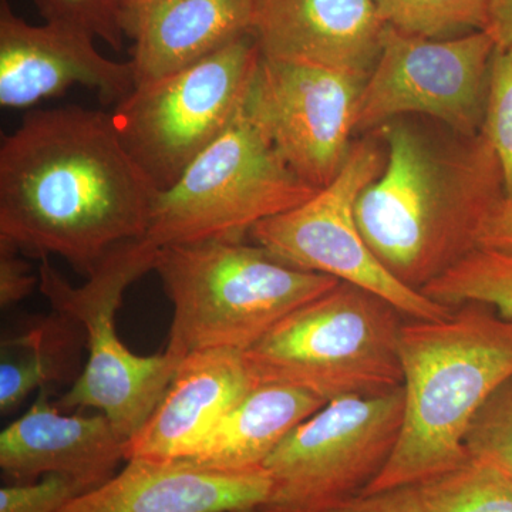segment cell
Masks as SVG:
<instances>
[{
  "instance_id": "44dd1931",
  "label": "cell",
  "mask_w": 512,
  "mask_h": 512,
  "mask_svg": "<svg viewBox=\"0 0 512 512\" xmlns=\"http://www.w3.org/2000/svg\"><path fill=\"white\" fill-rule=\"evenodd\" d=\"M416 487L424 512H512V478L471 454Z\"/></svg>"
},
{
  "instance_id": "603a6c76",
  "label": "cell",
  "mask_w": 512,
  "mask_h": 512,
  "mask_svg": "<svg viewBox=\"0 0 512 512\" xmlns=\"http://www.w3.org/2000/svg\"><path fill=\"white\" fill-rule=\"evenodd\" d=\"M386 26L426 37L443 39L466 30H485L490 0H373Z\"/></svg>"
},
{
  "instance_id": "ba28073f",
  "label": "cell",
  "mask_w": 512,
  "mask_h": 512,
  "mask_svg": "<svg viewBox=\"0 0 512 512\" xmlns=\"http://www.w3.org/2000/svg\"><path fill=\"white\" fill-rule=\"evenodd\" d=\"M262 53L254 33L180 72L134 87L111 114L121 143L167 190L244 106Z\"/></svg>"
},
{
  "instance_id": "ac0fdd59",
  "label": "cell",
  "mask_w": 512,
  "mask_h": 512,
  "mask_svg": "<svg viewBox=\"0 0 512 512\" xmlns=\"http://www.w3.org/2000/svg\"><path fill=\"white\" fill-rule=\"evenodd\" d=\"M254 0H124L136 86L200 62L252 32Z\"/></svg>"
},
{
  "instance_id": "6da1fadb",
  "label": "cell",
  "mask_w": 512,
  "mask_h": 512,
  "mask_svg": "<svg viewBox=\"0 0 512 512\" xmlns=\"http://www.w3.org/2000/svg\"><path fill=\"white\" fill-rule=\"evenodd\" d=\"M158 194L104 111H35L3 137L0 241L23 255L60 256L89 276L111 249L146 238Z\"/></svg>"
},
{
  "instance_id": "8fae6325",
  "label": "cell",
  "mask_w": 512,
  "mask_h": 512,
  "mask_svg": "<svg viewBox=\"0 0 512 512\" xmlns=\"http://www.w3.org/2000/svg\"><path fill=\"white\" fill-rule=\"evenodd\" d=\"M495 50L485 30L439 40L386 26L380 55L357 103L355 131L416 113L477 136Z\"/></svg>"
},
{
  "instance_id": "cb8c5ba5",
  "label": "cell",
  "mask_w": 512,
  "mask_h": 512,
  "mask_svg": "<svg viewBox=\"0 0 512 512\" xmlns=\"http://www.w3.org/2000/svg\"><path fill=\"white\" fill-rule=\"evenodd\" d=\"M481 130L500 164L504 195L512 200V46L495 50Z\"/></svg>"
},
{
  "instance_id": "7a4b0ae2",
  "label": "cell",
  "mask_w": 512,
  "mask_h": 512,
  "mask_svg": "<svg viewBox=\"0 0 512 512\" xmlns=\"http://www.w3.org/2000/svg\"><path fill=\"white\" fill-rule=\"evenodd\" d=\"M379 131L386 164L356 202L357 225L384 268L421 292L474 249L485 211L504 197L503 174L483 130L451 150L403 123Z\"/></svg>"
},
{
  "instance_id": "e0dca14e",
  "label": "cell",
  "mask_w": 512,
  "mask_h": 512,
  "mask_svg": "<svg viewBox=\"0 0 512 512\" xmlns=\"http://www.w3.org/2000/svg\"><path fill=\"white\" fill-rule=\"evenodd\" d=\"M255 384L239 350H202L183 357L156 410L127 441L126 461L188 460Z\"/></svg>"
},
{
  "instance_id": "52a82bcc",
  "label": "cell",
  "mask_w": 512,
  "mask_h": 512,
  "mask_svg": "<svg viewBox=\"0 0 512 512\" xmlns=\"http://www.w3.org/2000/svg\"><path fill=\"white\" fill-rule=\"evenodd\" d=\"M319 190L302 180L242 106L227 130L154 202L146 238L156 247L244 239L259 222Z\"/></svg>"
},
{
  "instance_id": "7402d4cb",
  "label": "cell",
  "mask_w": 512,
  "mask_h": 512,
  "mask_svg": "<svg viewBox=\"0 0 512 512\" xmlns=\"http://www.w3.org/2000/svg\"><path fill=\"white\" fill-rule=\"evenodd\" d=\"M424 295L456 306L483 303L512 319V255L474 248L424 286Z\"/></svg>"
},
{
  "instance_id": "277c9868",
  "label": "cell",
  "mask_w": 512,
  "mask_h": 512,
  "mask_svg": "<svg viewBox=\"0 0 512 512\" xmlns=\"http://www.w3.org/2000/svg\"><path fill=\"white\" fill-rule=\"evenodd\" d=\"M153 271L173 305L165 352H247L296 309L340 284L279 261L244 239L212 238L158 248Z\"/></svg>"
},
{
  "instance_id": "4fadbf2b",
  "label": "cell",
  "mask_w": 512,
  "mask_h": 512,
  "mask_svg": "<svg viewBox=\"0 0 512 512\" xmlns=\"http://www.w3.org/2000/svg\"><path fill=\"white\" fill-rule=\"evenodd\" d=\"M72 86H86L103 103H120L136 87L130 62L97 52L93 37L64 26L29 25L0 0V106L26 109Z\"/></svg>"
},
{
  "instance_id": "d4e9b609",
  "label": "cell",
  "mask_w": 512,
  "mask_h": 512,
  "mask_svg": "<svg viewBox=\"0 0 512 512\" xmlns=\"http://www.w3.org/2000/svg\"><path fill=\"white\" fill-rule=\"evenodd\" d=\"M464 446L512 478V377L478 410Z\"/></svg>"
},
{
  "instance_id": "7c38bea8",
  "label": "cell",
  "mask_w": 512,
  "mask_h": 512,
  "mask_svg": "<svg viewBox=\"0 0 512 512\" xmlns=\"http://www.w3.org/2000/svg\"><path fill=\"white\" fill-rule=\"evenodd\" d=\"M367 77L262 56L245 109L286 164L322 190L349 156Z\"/></svg>"
},
{
  "instance_id": "f1b7e54d",
  "label": "cell",
  "mask_w": 512,
  "mask_h": 512,
  "mask_svg": "<svg viewBox=\"0 0 512 512\" xmlns=\"http://www.w3.org/2000/svg\"><path fill=\"white\" fill-rule=\"evenodd\" d=\"M474 248L512 255V200L501 197L485 211L474 235Z\"/></svg>"
},
{
  "instance_id": "d6986e66",
  "label": "cell",
  "mask_w": 512,
  "mask_h": 512,
  "mask_svg": "<svg viewBox=\"0 0 512 512\" xmlns=\"http://www.w3.org/2000/svg\"><path fill=\"white\" fill-rule=\"evenodd\" d=\"M325 404V400L298 387L256 383L188 460L237 473L264 470L265 461L279 443Z\"/></svg>"
},
{
  "instance_id": "484cf974",
  "label": "cell",
  "mask_w": 512,
  "mask_h": 512,
  "mask_svg": "<svg viewBox=\"0 0 512 512\" xmlns=\"http://www.w3.org/2000/svg\"><path fill=\"white\" fill-rule=\"evenodd\" d=\"M124 0H35L46 23L64 26L101 39L114 50L123 49L121 25Z\"/></svg>"
},
{
  "instance_id": "3957f363",
  "label": "cell",
  "mask_w": 512,
  "mask_h": 512,
  "mask_svg": "<svg viewBox=\"0 0 512 512\" xmlns=\"http://www.w3.org/2000/svg\"><path fill=\"white\" fill-rule=\"evenodd\" d=\"M400 360L402 430L363 494L419 485L466 460L471 421L512 377V319L483 303L456 306L443 319H406Z\"/></svg>"
},
{
  "instance_id": "9c48e42d",
  "label": "cell",
  "mask_w": 512,
  "mask_h": 512,
  "mask_svg": "<svg viewBox=\"0 0 512 512\" xmlns=\"http://www.w3.org/2000/svg\"><path fill=\"white\" fill-rule=\"evenodd\" d=\"M403 413V386L325 404L265 461L271 487L258 512H333L360 497L389 463Z\"/></svg>"
},
{
  "instance_id": "f546056e",
  "label": "cell",
  "mask_w": 512,
  "mask_h": 512,
  "mask_svg": "<svg viewBox=\"0 0 512 512\" xmlns=\"http://www.w3.org/2000/svg\"><path fill=\"white\" fill-rule=\"evenodd\" d=\"M333 512H424L416 485L362 494Z\"/></svg>"
},
{
  "instance_id": "2e32d148",
  "label": "cell",
  "mask_w": 512,
  "mask_h": 512,
  "mask_svg": "<svg viewBox=\"0 0 512 512\" xmlns=\"http://www.w3.org/2000/svg\"><path fill=\"white\" fill-rule=\"evenodd\" d=\"M269 487L265 470L237 473L190 460L131 458L60 512H258Z\"/></svg>"
},
{
  "instance_id": "4316f807",
  "label": "cell",
  "mask_w": 512,
  "mask_h": 512,
  "mask_svg": "<svg viewBox=\"0 0 512 512\" xmlns=\"http://www.w3.org/2000/svg\"><path fill=\"white\" fill-rule=\"evenodd\" d=\"M84 493L82 484L60 474L32 483H10L0 488V512H60Z\"/></svg>"
},
{
  "instance_id": "8992f818",
  "label": "cell",
  "mask_w": 512,
  "mask_h": 512,
  "mask_svg": "<svg viewBox=\"0 0 512 512\" xmlns=\"http://www.w3.org/2000/svg\"><path fill=\"white\" fill-rule=\"evenodd\" d=\"M157 251L147 238L124 242L111 249L80 286L60 275L49 258H42L40 265V291L53 311L76 320L86 335V365L56 406L62 412L103 413L126 443L156 410L181 362L165 350L136 355L117 336L116 313L124 293L153 271Z\"/></svg>"
},
{
  "instance_id": "4dcf8cb0",
  "label": "cell",
  "mask_w": 512,
  "mask_h": 512,
  "mask_svg": "<svg viewBox=\"0 0 512 512\" xmlns=\"http://www.w3.org/2000/svg\"><path fill=\"white\" fill-rule=\"evenodd\" d=\"M485 32L493 37L497 49L512 46V0H490Z\"/></svg>"
},
{
  "instance_id": "30bf717a",
  "label": "cell",
  "mask_w": 512,
  "mask_h": 512,
  "mask_svg": "<svg viewBox=\"0 0 512 512\" xmlns=\"http://www.w3.org/2000/svg\"><path fill=\"white\" fill-rule=\"evenodd\" d=\"M382 153L370 141L353 144L338 177L298 207L259 222L255 244L285 264L328 275L379 296L407 319H443L454 308L394 278L373 254L356 221L360 194L382 174Z\"/></svg>"
},
{
  "instance_id": "83f0119b",
  "label": "cell",
  "mask_w": 512,
  "mask_h": 512,
  "mask_svg": "<svg viewBox=\"0 0 512 512\" xmlns=\"http://www.w3.org/2000/svg\"><path fill=\"white\" fill-rule=\"evenodd\" d=\"M22 255L9 242L0 241V306L3 309L28 298L39 282Z\"/></svg>"
},
{
  "instance_id": "ffe728a7",
  "label": "cell",
  "mask_w": 512,
  "mask_h": 512,
  "mask_svg": "<svg viewBox=\"0 0 512 512\" xmlns=\"http://www.w3.org/2000/svg\"><path fill=\"white\" fill-rule=\"evenodd\" d=\"M84 330L76 320L53 311L29 323L15 338L5 340L0 365V410L10 413L30 393L50 389L69 373L74 356L79 353Z\"/></svg>"
},
{
  "instance_id": "9a60e30c",
  "label": "cell",
  "mask_w": 512,
  "mask_h": 512,
  "mask_svg": "<svg viewBox=\"0 0 512 512\" xmlns=\"http://www.w3.org/2000/svg\"><path fill=\"white\" fill-rule=\"evenodd\" d=\"M50 389L0 434V468L12 483L50 474L73 478L87 491L106 483L126 460V440L103 413L63 414Z\"/></svg>"
},
{
  "instance_id": "5bb4252c",
  "label": "cell",
  "mask_w": 512,
  "mask_h": 512,
  "mask_svg": "<svg viewBox=\"0 0 512 512\" xmlns=\"http://www.w3.org/2000/svg\"><path fill=\"white\" fill-rule=\"evenodd\" d=\"M386 25L373 0H254L262 56L367 77Z\"/></svg>"
},
{
  "instance_id": "5b68a950",
  "label": "cell",
  "mask_w": 512,
  "mask_h": 512,
  "mask_svg": "<svg viewBox=\"0 0 512 512\" xmlns=\"http://www.w3.org/2000/svg\"><path fill=\"white\" fill-rule=\"evenodd\" d=\"M404 318L365 289L340 282L296 309L244 352L256 383L311 392L326 403L403 386Z\"/></svg>"
}]
</instances>
